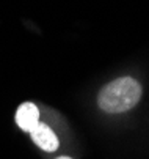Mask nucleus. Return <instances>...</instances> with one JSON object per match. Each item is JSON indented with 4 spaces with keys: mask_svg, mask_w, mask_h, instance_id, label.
<instances>
[{
    "mask_svg": "<svg viewBox=\"0 0 149 159\" xmlns=\"http://www.w3.org/2000/svg\"><path fill=\"white\" fill-rule=\"evenodd\" d=\"M141 98V85L132 77H121L107 84L99 93V106L109 113L132 109Z\"/></svg>",
    "mask_w": 149,
    "mask_h": 159,
    "instance_id": "obj_1",
    "label": "nucleus"
},
{
    "mask_svg": "<svg viewBox=\"0 0 149 159\" xmlns=\"http://www.w3.org/2000/svg\"><path fill=\"white\" fill-rule=\"evenodd\" d=\"M58 159H71V157H68V156H61V157H58Z\"/></svg>",
    "mask_w": 149,
    "mask_h": 159,
    "instance_id": "obj_4",
    "label": "nucleus"
},
{
    "mask_svg": "<svg viewBox=\"0 0 149 159\" xmlns=\"http://www.w3.org/2000/svg\"><path fill=\"white\" fill-rule=\"evenodd\" d=\"M30 134H32V139L33 142L42 148L44 151H55L58 148V139L55 132L44 123H36L32 129H30Z\"/></svg>",
    "mask_w": 149,
    "mask_h": 159,
    "instance_id": "obj_2",
    "label": "nucleus"
},
{
    "mask_svg": "<svg viewBox=\"0 0 149 159\" xmlns=\"http://www.w3.org/2000/svg\"><path fill=\"white\" fill-rule=\"evenodd\" d=\"M16 123L22 131H30L39 123V110L33 102H22L16 112Z\"/></svg>",
    "mask_w": 149,
    "mask_h": 159,
    "instance_id": "obj_3",
    "label": "nucleus"
}]
</instances>
